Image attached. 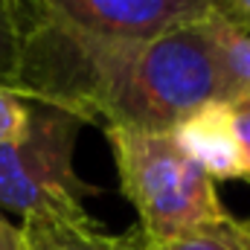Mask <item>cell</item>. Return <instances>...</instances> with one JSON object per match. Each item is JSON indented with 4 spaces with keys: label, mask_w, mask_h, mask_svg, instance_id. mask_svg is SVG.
I'll return each mask as SVG.
<instances>
[{
    "label": "cell",
    "mask_w": 250,
    "mask_h": 250,
    "mask_svg": "<svg viewBox=\"0 0 250 250\" xmlns=\"http://www.w3.org/2000/svg\"><path fill=\"white\" fill-rule=\"evenodd\" d=\"M15 93L102 128L172 131L224 84L201 23L151 41L82 32L21 0V73Z\"/></svg>",
    "instance_id": "1"
},
{
    "label": "cell",
    "mask_w": 250,
    "mask_h": 250,
    "mask_svg": "<svg viewBox=\"0 0 250 250\" xmlns=\"http://www.w3.org/2000/svg\"><path fill=\"white\" fill-rule=\"evenodd\" d=\"M120 189L140 218V242H160L230 215L209 181L175 143L172 131L102 128Z\"/></svg>",
    "instance_id": "2"
},
{
    "label": "cell",
    "mask_w": 250,
    "mask_h": 250,
    "mask_svg": "<svg viewBox=\"0 0 250 250\" xmlns=\"http://www.w3.org/2000/svg\"><path fill=\"white\" fill-rule=\"evenodd\" d=\"M82 120L32 102L29 131L21 143L0 146V212L56 215L90 221L84 201L102 195L76 172V143Z\"/></svg>",
    "instance_id": "3"
},
{
    "label": "cell",
    "mask_w": 250,
    "mask_h": 250,
    "mask_svg": "<svg viewBox=\"0 0 250 250\" xmlns=\"http://www.w3.org/2000/svg\"><path fill=\"white\" fill-rule=\"evenodd\" d=\"M64 23L120 41H151L201 23L212 0H23Z\"/></svg>",
    "instance_id": "4"
},
{
    "label": "cell",
    "mask_w": 250,
    "mask_h": 250,
    "mask_svg": "<svg viewBox=\"0 0 250 250\" xmlns=\"http://www.w3.org/2000/svg\"><path fill=\"white\" fill-rule=\"evenodd\" d=\"M172 137L209 181H245V154L236 114L227 99H215L192 111L172 128Z\"/></svg>",
    "instance_id": "5"
},
{
    "label": "cell",
    "mask_w": 250,
    "mask_h": 250,
    "mask_svg": "<svg viewBox=\"0 0 250 250\" xmlns=\"http://www.w3.org/2000/svg\"><path fill=\"white\" fill-rule=\"evenodd\" d=\"M201 29L209 38V47L215 53L224 99L227 102L250 99V29L233 23L215 9L201 21Z\"/></svg>",
    "instance_id": "6"
},
{
    "label": "cell",
    "mask_w": 250,
    "mask_h": 250,
    "mask_svg": "<svg viewBox=\"0 0 250 250\" xmlns=\"http://www.w3.org/2000/svg\"><path fill=\"white\" fill-rule=\"evenodd\" d=\"M26 250H120L125 236L105 233L99 221H76L56 215H29L21 221Z\"/></svg>",
    "instance_id": "7"
},
{
    "label": "cell",
    "mask_w": 250,
    "mask_h": 250,
    "mask_svg": "<svg viewBox=\"0 0 250 250\" xmlns=\"http://www.w3.org/2000/svg\"><path fill=\"white\" fill-rule=\"evenodd\" d=\"M140 250H250V230L236 215H224L172 239L140 242Z\"/></svg>",
    "instance_id": "8"
},
{
    "label": "cell",
    "mask_w": 250,
    "mask_h": 250,
    "mask_svg": "<svg viewBox=\"0 0 250 250\" xmlns=\"http://www.w3.org/2000/svg\"><path fill=\"white\" fill-rule=\"evenodd\" d=\"M21 73V0H0V87L15 90Z\"/></svg>",
    "instance_id": "9"
},
{
    "label": "cell",
    "mask_w": 250,
    "mask_h": 250,
    "mask_svg": "<svg viewBox=\"0 0 250 250\" xmlns=\"http://www.w3.org/2000/svg\"><path fill=\"white\" fill-rule=\"evenodd\" d=\"M32 120V102H26L21 93L0 87V146L21 143L29 131Z\"/></svg>",
    "instance_id": "10"
},
{
    "label": "cell",
    "mask_w": 250,
    "mask_h": 250,
    "mask_svg": "<svg viewBox=\"0 0 250 250\" xmlns=\"http://www.w3.org/2000/svg\"><path fill=\"white\" fill-rule=\"evenodd\" d=\"M230 105L236 114V131H239V143L245 154V181H250V99H239Z\"/></svg>",
    "instance_id": "11"
},
{
    "label": "cell",
    "mask_w": 250,
    "mask_h": 250,
    "mask_svg": "<svg viewBox=\"0 0 250 250\" xmlns=\"http://www.w3.org/2000/svg\"><path fill=\"white\" fill-rule=\"evenodd\" d=\"M212 9L224 18H230L233 23L250 29V0H212Z\"/></svg>",
    "instance_id": "12"
},
{
    "label": "cell",
    "mask_w": 250,
    "mask_h": 250,
    "mask_svg": "<svg viewBox=\"0 0 250 250\" xmlns=\"http://www.w3.org/2000/svg\"><path fill=\"white\" fill-rule=\"evenodd\" d=\"M0 250H26V236L21 224H12L0 212Z\"/></svg>",
    "instance_id": "13"
},
{
    "label": "cell",
    "mask_w": 250,
    "mask_h": 250,
    "mask_svg": "<svg viewBox=\"0 0 250 250\" xmlns=\"http://www.w3.org/2000/svg\"><path fill=\"white\" fill-rule=\"evenodd\" d=\"M120 250H140V242H137L134 236H125V242H123V248Z\"/></svg>",
    "instance_id": "14"
},
{
    "label": "cell",
    "mask_w": 250,
    "mask_h": 250,
    "mask_svg": "<svg viewBox=\"0 0 250 250\" xmlns=\"http://www.w3.org/2000/svg\"><path fill=\"white\" fill-rule=\"evenodd\" d=\"M245 224H248V230H250V218H245Z\"/></svg>",
    "instance_id": "15"
}]
</instances>
